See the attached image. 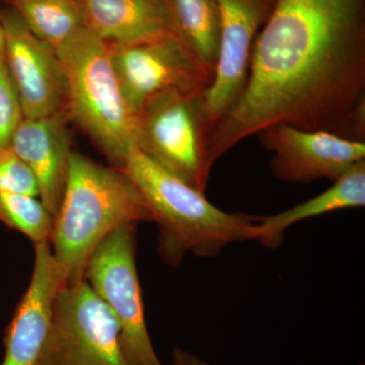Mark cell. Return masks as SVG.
<instances>
[{
    "mask_svg": "<svg viewBox=\"0 0 365 365\" xmlns=\"http://www.w3.org/2000/svg\"><path fill=\"white\" fill-rule=\"evenodd\" d=\"M364 16V0H275L244 90L209 133V168L274 125L365 141Z\"/></svg>",
    "mask_w": 365,
    "mask_h": 365,
    "instance_id": "obj_1",
    "label": "cell"
},
{
    "mask_svg": "<svg viewBox=\"0 0 365 365\" xmlns=\"http://www.w3.org/2000/svg\"><path fill=\"white\" fill-rule=\"evenodd\" d=\"M122 170L140 192L158 225V251L165 263L178 266L187 254L215 257L230 245L256 241L260 217L215 207L205 193L190 186L138 148Z\"/></svg>",
    "mask_w": 365,
    "mask_h": 365,
    "instance_id": "obj_2",
    "label": "cell"
},
{
    "mask_svg": "<svg viewBox=\"0 0 365 365\" xmlns=\"http://www.w3.org/2000/svg\"><path fill=\"white\" fill-rule=\"evenodd\" d=\"M141 222H153V217L130 178L121 169L105 167L72 151L50 239L64 285L85 279L91 253L110 232Z\"/></svg>",
    "mask_w": 365,
    "mask_h": 365,
    "instance_id": "obj_3",
    "label": "cell"
},
{
    "mask_svg": "<svg viewBox=\"0 0 365 365\" xmlns=\"http://www.w3.org/2000/svg\"><path fill=\"white\" fill-rule=\"evenodd\" d=\"M66 83V113L112 163L122 169L138 148L139 116L132 112L113 67L110 46L88 26L56 50Z\"/></svg>",
    "mask_w": 365,
    "mask_h": 365,
    "instance_id": "obj_4",
    "label": "cell"
},
{
    "mask_svg": "<svg viewBox=\"0 0 365 365\" xmlns=\"http://www.w3.org/2000/svg\"><path fill=\"white\" fill-rule=\"evenodd\" d=\"M135 227L110 232L93 250L85 279L109 307L120 328V341L131 365H163L146 327L135 259Z\"/></svg>",
    "mask_w": 365,
    "mask_h": 365,
    "instance_id": "obj_5",
    "label": "cell"
},
{
    "mask_svg": "<svg viewBox=\"0 0 365 365\" xmlns=\"http://www.w3.org/2000/svg\"><path fill=\"white\" fill-rule=\"evenodd\" d=\"M201 95L170 93L146 106L139 114L138 150L206 193L211 172L207 163L210 128Z\"/></svg>",
    "mask_w": 365,
    "mask_h": 365,
    "instance_id": "obj_6",
    "label": "cell"
},
{
    "mask_svg": "<svg viewBox=\"0 0 365 365\" xmlns=\"http://www.w3.org/2000/svg\"><path fill=\"white\" fill-rule=\"evenodd\" d=\"M40 365H131L116 319L86 279L57 294Z\"/></svg>",
    "mask_w": 365,
    "mask_h": 365,
    "instance_id": "obj_7",
    "label": "cell"
},
{
    "mask_svg": "<svg viewBox=\"0 0 365 365\" xmlns=\"http://www.w3.org/2000/svg\"><path fill=\"white\" fill-rule=\"evenodd\" d=\"M113 67L134 114L170 93L201 95L213 74L174 32L132 45H109Z\"/></svg>",
    "mask_w": 365,
    "mask_h": 365,
    "instance_id": "obj_8",
    "label": "cell"
},
{
    "mask_svg": "<svg viewBox=\"0 0 365 365\" xmlns=\"http://www.w3.org/2000/svg\"><path fill=\"white\" fill-rule=\"evenodd\" d=\"M275 0H216L220 43L212 81L201 95L210 131L241 96L248 78L256 33Z\"/></svg>",
    "mask_w": 365,
    "mask_h": 365,
    "instance_id": "obj_9",
    "label": "cell"
},
{
    "mask_svg": "<svg viewBox=\"0 0 365 365\" xmlns=\"http://www.w3.org/2000/svg\"><path fill=\"white\" fill-rule=\"evenodd\" d=\"M6 34L4 63L20 98L24 117L66 112V83L56 51L30 30L14 9L0 11Z\"/></svg>",
    "mask_w": 365,
    "mask_h": 365,
    "instance_id": "obj_10",
    "label": "cell"
},
{
    "mask_svg": "<svg viewBox=\"0 0 365 365\" xmlns=\"http://www.w3.org/2000/svg\"><path fill=\"white\" fill-rule=\"evenodd\" d=\"M262 145L272 151L274 176L288 182H335L365 160V141L322 130H304L278 124L258 133Z\"/></svg>",
    "mask_w": 365,
    "mask_h": 365,
    "instance_id": "obj_11",
    "label": "cell"
},
{
    "mask_svg": "<svg viewBox=\"0 0 365 365\" xmlns=\"http://www.w3.org/2000/svg\"><path fill=\"white\" fill-rule=\"evenodd\" d=\"M62 287L63 277L51 245H35L32 278L7 327L1 365H40L51 328L55 299Z\"/></svg>",
    "mask_w": 365,
    "mask_h": 365,
    "instance_id": "obj_12",
    "label": "cell"
},
{
    "mask_svg": "<svg viewBox=\"0 0 365 365\" xmlns=\"http://www.w3.org/2000/svg\"><path fill=\"white\" fill-rule=\"evenodd\" d=\"M68 120L66 112L24 118L9 143L32 173L41 202L54 217L63 198L72 153Z\"/></svg>",
    "mask_w": 365,
    "mask_h": 365,
    "instance_id": "obj_13",
    "label": "cell"
},
{
    "mask_svg": "<svg viewBox=\"0 0 365 365\" xmlns=\"http://www.w3.org/2000/svg\"><path fill=\"white\" fill-rule=\"evenodd\" d=\"M86 25L109 45H132L174 32L163 0H78Z\"/></svg>",
    "mask_w": 365,
    "mask_h": 365,
    "instance_id": "obj_14",
    "label": "cell"
},
{
    "mask_svg": "<svg viewBox=\"0 0 365 365\" xmlns=\"http://www.w3.org/2000/svg\"><path fill=\"white\" fill-rule=\"evenodd\" d=\"M365 205V160H362L333 186L314 198L297 204L277 215L260 217L257 223L256 241L269 249L282 244L285 232L292 225L343 209L360 208Z\"/></svg>",
    "mask_w": 365,
    "mask_h": 365,
    "instance_id": "obj_15",
    "label": "cell"
},
{
    "mask_svg": "<svg viewBox=\"0 0 365 365\" xmlns=\"http://www.w3.org/2000/svg\"><path fill=\"white\" fill-rule=\"evenodd\" d=\"M173 30L199 61L215 73L220 43L216 0H163Z\"/></svg>",
    "mask_w": 365,
    "mask_h": 365,
    "instance_id": "obj_16",
    "label": "cell"
},
{
    "mask_svg": "<svg viewBox=\"0 0 365 365\" xmlns=\"http://www.w3.org/2000/svg\"><path fill=\"white\" fill-rule=\"evenodd\" d=\"M11 9L43 42L56 50L88 26L78 0H9Z\"/></svg>",
    "mask_w": 365,
    "mask_h": 365,
    "instance_id": "obj_17",
    "label": "cell"
},
{
    "mask_svg": "<svg viewBox=\"0 0 365 365\" xmlns=\"http://www.w3.org/2000/svg\"><path fill=\"white\" fill-rule=\"evenodd\" d=\"M0 222L25 235L34 245L49 242L54 216L37 196L0 193Z\"/></svg>",
    "mask_w": 365,
    "mask_h": 365,
    "instance_id": "obj_18",
    "label": "cell"
},
{
    "mask_svg": "<svg viewBox=\"0 0 365 365\" xmlns=\"http://www.w3.org/2000/svg\"><path fill=\"white\" fill-rule=\"evenodd\" d=\"M0 193H21L39 197L32 173L11 148H0Z\"/></svg>",
    "mask_w": 365,
    "mask_h": 365,
    "instance_id": "obj_19",
    "label": "cell"
},
{
    "mask_svg": "<svg viewBox=\"0 0 365 365\" xmlns=\"http://www.w3.org/2000/svg\"><path fill=\"white\" fill-rule=\"evenodd\" d=\"M24 118L20 98L4 63L0 66V148H9Z\"/></svg>",
    "mask_w": 365,
    "mask_h": 365,
    "instance_id": "obj_20",
    "label": "cell"
},
{
    "mask_svg": "<svg viewBox=\"0 0 365 365\" xmlns=\"http://www.w3.org/2000/svg\"><path fill=\"white\" fill-rule=\"evenodd\" d=\"M172 365H210L202 357L186 350L177 349L173 352Z\"/></svg>",
    "mask_w": 365,
    "mask_h": 365,
    "instance_id": "obj_21",
    "label": "cell"
},
{
    "mask_svg": "<svg viewBox=\"0 0 365 365\" xmlns=\"http://www.w3.org/2000/svg\"><path fill=\"white\" fill-rule=\"evenodd\" d=\"M4 55H6V34L0 19V66L4 63Z\"/></svg>",
    "mask_w": 365,
    "mask_h": 365,
    "instance_id": "obj_22",
    "label": "cell"
},
{
    "mask_svg": "<svg viewBox=\"0 0 365 365\" xmlns=\"http://www.w3.org/2000/svg\"><path fill=\"white\" fill-rule=\"evenodd\" d=\"M360 365H364V364H360Z\"/></svg>",
    "mask_w": 365,
    "mask_h": 365,
    "instance_id": "obj_23",
    "label": "cell"
}]
</instances>
